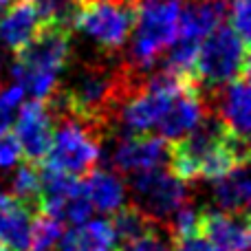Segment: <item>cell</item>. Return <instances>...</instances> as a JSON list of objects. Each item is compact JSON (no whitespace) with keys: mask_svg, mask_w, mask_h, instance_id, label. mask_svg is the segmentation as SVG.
I'll use <instances>...</instances> for the list:
<instances>
[{"mask_svg":"<svg viewBox=\"0 0 251 251\" xmlns=\"http://www.w3.org/2000/svg\"><path fill=\"white\" fill-rule=\"evenodd\" d=\"M243 163H249L247 141L231 134L218 119L212 117L203 119L187 134L170 141L168 170L183 181H216Z\"/></svg>","mask_w":251,"mask_h":251,"instance_id":"obj_1","label":"cell"},{"mask_svg":"<svg viewBox=\"0 0 251 251\" xmlns=\"http://www.w3.org/2000/svg\"><path fill=\"white\" fill-rule=\"evenodd\" d=\"M71 57V26L44 22L26 47L16 53L11 75L33 100H47L55 93L57 77Z\"/></svg>","mask_w":251,"mask_h":251,"instance_id":"obj_2","label":"cell"},{"mask_svg":"<svg viewBox=\"0 0 251 251\" xmlns=\"http://www.w3.org/2000/svg\"><path fill=\"white\" fill-rule=\"evenodd\" d=\"M249 75V42L229 25H218L199 44L194 79L199 88L216 93L238 77Z\"/></svg>","mask_w":251,"mask_h":251,"instance_id":"obj_3","label":"cell"},{"mask_svg":"<svg viewBox=\"0 0 251 251\" xmlns=\"http://www.w3.org/2000/svg\"><path fill=\"white\" fill-rule=\"evenodd\" d=\"M178 0H156L137 9L134 26L130 33V66L139 73L156 64L159 55L172 47L178 33Z\"/></svg>","mask_w":251,"mask_h":251,"instance_id":"obj_4","label":"cell"},{"mask_svg":"<svg viewBox=\"0 0 251 251\" xmlns=\"http://www.w3.org/2000/svg\"><path fill=\"white\" fill-rule=\"evenodd\" d=\"M60 115L62 122L57 128H53L51 146L40 165L71 174V176H84L95 168L100 159L101 130L91 122H84L69 113Z\"/></svg>","mask_w":251,"mask_h":251,"instance_id":"obj_5","label":"cell"},{"mask_svg":"<svg viewBox=\"0 0 251 251\" xmlns=\"http://www.w3.org/2000/svg\"><path fill=\"white\" fill-rule=\"evenodd\" d=\"M137 9V0H93L75 9L71 26L106 51H117L132 33Z\"/></svg>","mask_w":251,"mask_h":251,"instance_id":"obj_6","label":"cell"},{"mask_svg":"<svg viewBox=\"0 0 251 251\" xmlns=\"http://www.w3.org/2000/svg\"><path fill=\"white\" fill-rule=\"evenodd\" d=\"M130 192L134 205L156 223L172 218V214L190 199L187 181L178 178L163 165L130 174Z\"/></svg>","mask_w":251,"mask_h":251,"instance_id":"obj_7","label":"cell"},{"mask_svg":"<svg viewBox=\"0 0 251 251\" xmlns=\"http://www.w3.org/2000/svg\"><path fill=\"white\" fill-rule=\"evenodd\" d=\"M18 143L22 148V159L29 163H42L53 137V115L44 100H31L20 104L13 128Z\"/></svg>","mask_w":251,"mask_h":251,"instance_id":"obj_8","label":"cell"},{"mask_svg":"<svg viewBox=\"0 0 251 251\" xmlns=\"http://www.w3.org/2000/svg\"><path fill=\"white\" fill-rule=\"evenodd\" d=\"M170 141L161 134L132 132L117 143L113 154V165L124 174H137L143 170L161 168L168 163Z\"/></svg>","mask_w":251,"mask_h":251,"instance_id":"obj_9","label":"cell"},{"mask_svg":"<svg viewBox=\"0 0 251 251\" xmlns=\"http://www.w3.org/2000/svg\"><path fill=\"white\" fill-rule=\"evenodd\" d=\"M201 231L207 236L214 251H249L247 212H225L216 207L201 209Z\"/></svg>","mask_w":251,"mask_h":251,"instance_id":"obj_10","label":"cell"},{"mask_svg":"<svg viewBox=\"0 0 251 251\" xmlns=\"http://www.w3.org/2000/svg\"><path fill=\"white\" fill-rule=\"evenodd\" d=\"M207 115L209 110H207V104L203 101L201 88L196 84H190V86H185L170 101V106L161 115L156 128H159V134L163 139L174 141V139L187 134L190 130H194Z\"/></svg>","mask_w":251,"mask_h":251,"instance_id":"obj_11","label":"cell"},{"mask_svg":"<svg viewBox=\"0 0 251 251\" xmlns=\"http://www.w3.org/2000/svg\"><path fill=\"white\" fill-rule=\"evenodd\" d=\"M227 0H185L178 13L176 40L199 47L205 35H209L227 18Z\"/></svg>","mask_w":251,"mask_h":251,"instance_id":"obj_12","label":"cell"},{"mask_svg":"<svg viewBox=\"0 0 251 251\" xmlns=\"http://www.w3.org/2000/svg\"><path fill=\"white\" fill-rule=\"evenodd\" d=\"M44 18L31 0H16L0 16V42L9 51L18 53L22 47L33 40V35L42 29Z\"/></svg>","mask_w":251,"mask_h":251,"instance_id":"obj_13","label":"cell"},{"mask_svg":"<svg viewBox=\"0 0 251 251\" xmlns=\"http://www.w3.org/2000/svg\"><path fill=\"white\" fill-rule=\"evenodd\" d=\"M35 214V209L11 194H0V251L29 249L31 223Z\"/></svg>","mask_w":251,"mask_h":251,"instance_id":"obj_14","label":"cell"},{"mask_svg":"<svg viewBox=\"0 0 251 251\" xmlns=\"http://www.w3.org/2000/svg\"><path fill=\"white\" fill-rule=\"evenodd\" d=\"M55 251H124L115 227L106 218H88L82 225L69 227L62 231Z\"/></svg>","mask_w":251,"mask_h":251,"instance_id":"obj_15","label":"cell"},{"mask_svg":"<svg viewBox=\"0 0 251 251\" xmlns=\"http://www.w3.org/2000/svg\"><path fill=\"white\" fill-rule=\"evenodd\" d=\"M249 75L247 77H238L225 88H221V97H218V122L225 126L231 134L238 139L249 141Z\"/></svg>","mask_w":251,"mask_h":251,"instance_id":"obj_16","label":"cell"},{"mask_svg":"<svg viewBox=\"0 0 251 251\" xmlns=\"http://www.w3.org/2000/svg\"><path fill=\"white\" fill-rule=\"evenodd\" d=\"M82 178V190L93 209L101 214H115L126 203V187L117 174L108 170H91Z\"/></svg>","mask_w":251,"mask_h":251,"instance_id":"obj_17","label":"cell"},{"mask_svg":"<svg viewBox=\"0 0 251 251\" xmlns=\"http://www.w3.org/2000/svg\"><path fill=\"white\" fill-rule=\"evenodd\" d=\"M214 201L225 212H247L251 201V181L247 163L236 165L214 181Z\"/></svg>","mask_w":251,"mask_h":251,"instance_id":"obj_18","label":"cell"},{"mask_svg":"<svg viewBox=\"0 0 251 251\" xmlns=\"http://www.w3.org/2000/svg\"><path fill=\"white\" fill-rule=\"evenodd\" d=\"M110 223H113L115 234H117V238L122 245L132 243V240H137L139 236L148 234V231L154 229L156 225H161V223L152 221L148 214H143L134 203H130V205L124 203L122 207L115 212V218Z\"/></svg>","mask_w":251,"mask_h":251,"instance_id":"obj_19","label":"cell"},{"mask_svg":"<svg viewBox=\"0 0 251 251\" xmlns=\"http://www.w3.org/2000/svg\"><path fill=\"white\" fill-rule=\"evenodd\" d=\"M40 192H42V174H40L38 163H25L18 165L11 181V196L29 205L31 209L40 212Z\"/></svg>","mask_w":251,"mask_h":251,"instance_id":"obj_20","label":"cell"},{"mask_svg":"<svg viewBox=\"0 0 251 251\" xmlns=\"http://www.w3.org/2000/svg\"><path fill=\"white\" fill-rule=\"evenodd\" d=\"M62 231H64V227L57 218L38 212L33 216V223H31L29 249L26 251H55L62 238Z\"/></svg>","mask_w":251,"mask_h":251,"instance_id":"obj_21","label":"cell"},{"mask_svg":"<svg viewBox=\"0 0 251 251\" xmlns=\"http://www.w3.org/2000/svg\"><path fill=\"white\" fill-rule=\"evenodd\" d=\"M229 26L240 33L249 42L251 35V11H249V0H234L229 4Z\"/></svg>","mask_w":251,"mask_h":251,"instance_id":"obj_22","label":"cell"},{"mask_svg":"<svg viewBox=\"0 0 251 251\" xmlns=\"http://www.w3.org/2000/svg\"><path fill=\"white\" fill-rule=\"evenodd\" d=\"M124 251H172V247H170L168 240L161 234V225H156L148 234L139 236L137 240L128 243V249H124Z\"/></svg>","mask_w":251,"mask_h":251,"instance_id":"obj_23","label":"cell"},{"mask_svg":"<svg viewBox=\"0 0 251 251\" xmlns=\"http://www.w3.org/2000/svg\"><path fill=\"white\" fill-rule=\"evenodd\" d=\"M22 161V148L18 143L16 134L13 132H2L0 134V168L7 170V168H13Z\"/></svg>","mask_w":251,"mask_h":251,"instance_id":"obj_24","label":"cell"},{"mask_svg":"<svg viewBox=\"0 0 251 251\" xmlns=\"http://www.w3.org/2000/svg\"><path fill=\"white\" fill-rule=\"evenodd\" d=\"M172 251H214L212 243L203 231H192V234L174 236L172 238Z\"/></svg>","mask_w":251,"mask_h":251,"instance_id":"obj_25","label":"cell"},{"mask_svg":"<svg viewBox=\"0 0 251 251\" xmlns=\"http://www.w3.org/2000/svg\"><path fill=\"white\" fill-rule=\"evenodd\" d=\"M13 106L11 104H7V101L0 97V134L2 132H7L9 128H11V124H13Z\"/></svg>","mask_w":251,"mask_h":251,"instance_id":"obj_26","label":"cell"},{"mask_svg":"<svg viewBox=\"0 0 251 251\" xmlns=\"http://www.w3.org/2000/svg\"><path fill=\"white\" fill-rule=\"evenodd\" d=\"M13 2H16V0H0V16H2V13L7 11V9L11 7Z\"/></svg>","mask_w":251,"mask_h":251,"instance_id":"obj_27","label":"cell"},{"mask_svg":"<svg viewBox=\"0 0 251 251\" xmlns=\"http://www.w3.org/2000/svg\"><path fill=\"white\" fill-rule=\"evenodd\" d=\"M139 2H156V0H139Z\"/></svg>","mask_w":251,"mask_h":251,"instance_id":"obj_28","label":"cell"}]
</instances>
